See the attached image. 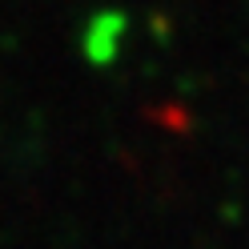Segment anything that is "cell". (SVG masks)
Here are the masks:
<instances>
[{
    "instance_id": "6da1fadb",
    "label": "cell",
    "mask_w": 249,
    "mask_h": 249,
    "mask_svg": "<svg viewBox=\"0 0 249 249\" xmlns=\"http://www.w3.org/2000/svg\"><path fill=\"white\" fill-rule=\"evenodd\" d=\"M124 12H97L89 24H85V36H81V49L89 65H113L121 56V44H124Z\"/></svg>"
}]
</instances>
